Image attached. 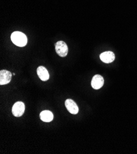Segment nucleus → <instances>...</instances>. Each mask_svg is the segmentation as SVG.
Here are the masks:
<instances>
[{
	"label": "nucleus",
	"mask_w": 137,
	"mask_h": 154,
	"mask_svg": "<svg viewBox=\"0 0 137 154\" xmlns=\"http://www.w3.org/2000/svg\"><path fill=\"white\" fill-rule=\"evenodd\" d=\"M12 42L19 47H24L27 44V38L25 34L20 32H14L11 36Z\"/></svg>",
	"instance_id": "f257e3e1"
},
{
	"label": "nucleus",
	"mask_w": 137,
	"mask_h": 154,
	"mask_svg": "<svg viewBox=\"0 0 137 154\" xmlns=\"http://www.w3.org/2000/svg\"><path fill=\"white\" fill-rule=\"evenodd\" d=\"M56 53L61 57H65L68 55V48L67 44L63 41H57L55 44Z\"/></svg>",
	"instance_id": "f03ea898"
},
{
	"label": "nucleus",
	"mask_w": 137,
	"mask_h": 154,
	"mask_svg": "<svg viewBox=\"0 0 137 154\" xmlns=\"http://www.w3.org/2000/svg\"><path fill=\"white\" fill-rule=\"evenodd\" d=\"M25 106L23 102L17 101L14 104L12 109V112L14 116L19 117H21L25 112Z\"/></svg>",
	"instance_id": "7ed1b4c3"
},
{
	"label": "nucleus",
	"mask_w": 137,
	"mask_h": 154,
	"mask_svg": "<svg viewBox=\"0 0 137 154\" xmlns=\"http://www.w3.org/2000/svg\"><path fill=\"white\" fill-rule=\"evenodd\" d=\"M65 105L67 110L72 114H77L79 112V108L77 104L71 99H67L65 102Z\"/></svg>",
	"instance_id": "20e7f679"
},
{
	"label": "nucleus",
	"mask_w": 137,
	"mask_h": 154,
	"mask_svg": "<svg viewBox=\"0 0 137 154\" xmlns=\"http://www.w3.org/2000/svg\"><path fill=\"white\" fill-rule=\"evenodd\" d=\"M12 74L7 70L3 69L0 71V85H6L9 84L12 78Z\"/></svg>",
	"instance_id": "39448f33"
},
{
	"label": "nucleus",
	"mask_w": 137,
	"mask_h": 154,
	"mask_svg": "<svg viewBox=\"0 0 137 154\" xmlns=\"http://www.w3.org/2000/svg\"><path fill=\"white\" fill-rule=\"evenodd\" d=\"M104 84V79L103 77L99 74L95 75L92 79V82H91V85H92V88L98 90L100 89L103 87Z\"/></svg>",
	"instance_id": "423d86ee"
},
{
	"label": "nucleus",
	"mask_w": 137,
	"mask_h": 154,
	"mask_svg": "<svg viewBox=\"0 0 137 154\" xmlns=\"http://www.w3.org/2000/svg\"><path fill=\"white\" fill-rule=\"evenodd\" d=\"M100 58L103 62L105 63H110L114 60L115 55L111 51H106L101 54Z\"/></svg>",
	"instance_id": "0eeeda50"
},
{
	"label": "nucleus",
	"mask_w": 137,
	"mask_h": 154,
	"mask_svg": "<svg viewBox=\"0 0 137 154\" xmlns=\"http://www.w3.org/2000/svg\"><path fill=\"white\" fill-rule=\"evenodd\" d=\"M37 74L40 79L42 81H47L49 79L48 69L42 66H40L37 68Z\"/></svg>",
	"instance_id": "6e6552de"
},
{
	"label": "nucleus",
	"mask_w": 137,
	"mask_h": 154,
	"mask_svg": "<svg viewBox=\"0 0 137 154\" xmlns=\"http://www.w3.org/2000/svg\"><path fill=\"white\" fill-rule=\"evenodd\" d=\"M40 119L44 122H51L54 119V115L50 111H43L40 113Z\"/></svg>",
	"instance_id": "1a4fd4ad"
},
{
	"label": "nucleus",
	"mask_w": 137,
	"mask_h": 154,
	"mask_svg": "<svg viewBox=\"0 0 137 154\" xmlns=\"http://www.w3.org/2000/svg\"><path fill=\"white\" fill-rule=\"evenodd\" d=\"M12 75H16V74H15V73H13V74H12Z\"/></svg>",
	"instance_id": "9d476101"
}]
</instances>
